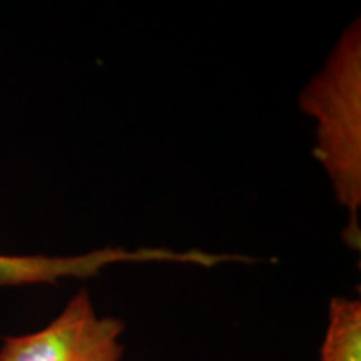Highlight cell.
<instances>
[{"label":"cell","instance_id":"cell-1","mask_svg":"<svg viewBox=\"0 0 361 361\" xmlns=\"http://www.w3.org/2000/svg\"><path fill=\"white\" fill-rule=\"evenodd\" d=\"M300 109L314 119L313 156L331 180L333 192L348 211L343 241L360 251L361 207V22L343 30L340 40L300 94Z\"/></svg>","mask_w":361,"mask_h":361},{"label":"cell","instance_id":"cell-2","mask_svg":"<svg viewBox=\"0 0 361 361\" xmlns=\"http://www.w3.org/2000/svg\"><path fill=\"white\" fill-rule=\"evenodd\" d=\"M124 328L114 316H99L89 291L79 290L47 326L6 338L0 361H121Z\"/></svg>","mask_w":361,"mask_h":361},{"label":"cell","instance_id":"cell-3","mask_svg":"<svg viewBox=\"0 0 361 361\" xmlns=\"http://www.w3.org/2000/svg\"><path fill=\"white\" fill-rule=\"evenodd\" d=\"M179 263L178 251L166 247H104L79 256H8L0 255V286L34 283H57L64 278H90L117 263Z\"/></svg>","mask_w":361,"mask_h":361},{"label":"cell","instance_id":"cell-4","mask_svg":"<svg viewBox=\"0 0 361 361\" xmlns=\"http://www.w3.org/2000/svg\"><path fill=\"white\" fill-rule=\"evenodd\" d=\"M319 361H361V303L333 298Z\"/></svg>","mask_w":361,"mask_h":361}]
</instances>
